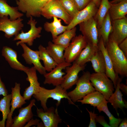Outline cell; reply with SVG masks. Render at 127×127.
Segmentation results:
<instances>
[{
  "mask_svg": "<svg viewBox=\"0 0 127 127\" xmlns=\"http://www.w3.org/2000/svg\"><path fill=\"white\" fill-rule=\"evenodd\" d=\"M86 110L89 114L90 117V122L88 125L89 127H96V122L95 119L98 114L95 113L94 111L92 112L91 111H90L87 108H86Z\"/></svg>",
  "mask_w": 127,
  "mask_h": 127,
  "instance_id": "cell-38",
  "label": "cell"
},
{
  "mask_svg": "<svg viewBox=\"0 0 127 127\" xmlns=\"http://www.w3.org/2000/svg\"><path fill=\"white\" fill-rule=\"evenodd\" d=\"M2 55L11 67L13 69L25 72L29 68L25 67L18 61L16 52L9 47L4 46L3 47Z\"/></svg>",
  "mask_w": 127,
  "mask_h": 127,
  "instance_id": "cell-21",
  "label": "cell"
},
{
  "mask_svg": "<svg viewBox=\"0 0 127 127\" xmlns=\"http://www.w3.org/2000/svg\"><path fill=\"white\" fill-rule=\"evenodd\" d=\"M127 127V119L125 118L121 121L119 124V127Z\"/></svg>",
  "mask_w": 127,
  "mask_h": 127,
  "instance_id": "cell-44",
  "label": "cell"
},
{
  "mask_svg": "<svg viewBox=\"0 0 127 127\" xmlns=\"http://www.w3.org/2000/svg\"><path fill=\"white\" fill-rule=\"evenodd\" d=\"M90 80L95 91L103 94L107 100L113 93L114 87L112 81L105 73H93L91 74Z\"/></svg>",
  "mask_w": 127,
  "mask_h": 127,
  "instance_id": "cell-5",
  "label": "cell"
},
{
  "mask_svg": "<svg viewBox=\"0 0 127 127\" xmlns=\"http://www.w3.org/2000/svg\"><path fill=\"white\" fill-rule=\"evenodd\" d=\"M71 65L66 62L58 64L51 71L44 75L45 78L44 83L52 84L55 86L61 85L64 79L63 75L65 74L63 70Z\"/></svg>",
  "mask_w": 127,
  "mask_h": 127,
  "instance_id": "cell-13",
  "label": "cell"
},
{
  "mask_svg": "<svg viewBox=\"0 0 127 127\" xmlns=\"http://www.w3.org/2000/svg\"><path fill=\"white\" fill-rule=\"evenodd\" d=\"M68 46L65 48L64 56L65 62H73L82 51L86 46L87 42L82 34L73 37Z\"/></svg>",
  "mask_w": 127,
  "mask_h": 127,
  "instance_id": "cell-8",
  "label": "cell"
},
{
  "mask_svg": "<svg viewBox=\"0 0 127 127\" xmlns=\"http://www.w3.org/2000/svg\"><path fill=\"white\" fill-rule=\"evenodd\" d=\"M35 99H32L28 106L19 109L18 115L13 119V122L11 127H24L26 123L32 119L33 115L32 108L35 105Z\"/></svg>",
  "mask_w": 127,
  "mask_h": 127,
  "instance_id": "cell-20",
  "label": "cell"
},
{
  "mask_svg": "<svg viewBox=\"0 0 127 127\" xmlns=\"http://www.w3.org/2000/svg\"><path fill=\"white\" fill-rule=\"evenodd\" d=\"M108 12L111 20L126 17V16L127 14V0L116 4L111 3Z\"/></svg>",
  "mask_w": 127,
  "mask_h": 127,
  "instance_id": "cell-24",
  "label": "cell"
},
{
  "mask_svg": "<svg viewBox=\"0 0 127 127\" xmlns=\"http://www.w3.org/2000/svg\"><path fill=\"white\" fill-rule=\"evenodd\" d=\"M38 49L40 60L43 61L45 70L47 71H50L58 64L50 56L46 48L42 45L39 46Z\"/></svg>",
  "mask_w": 127,
  "mask_h": 127,
  "instance_id": "cell-28",
  "label": "cell"
},
{
  "mask_svg": "<svg viewBox=\"0 0 127 127\" xmlns=\"http://www.w3.org/2000/svg\"><path fill=\"white\" fill-rule=\"evenodd\" d=\"M97 45L99 50L102 52L104 57L106 65L105 73L112 81L114 87L115 89L117 82L120 77L115 72L111 59L101 37L99 39Z\"/></svg>",
  "mask_w": 127,
  "mask_h": 127,
  "instance_id": "cell-18",
  "label": "cell"
},
{
  "mask_svg": "<svg viewBox=\"0 0 127 127\" xmlns=\"http://www.w3.org/2000/svg\"><path fill=\"white\" fill-rule=\"evenodd\" d=\"M125 0H112L110 1V3L111 4H115L118 3L121 1Z\"/></svg>",
  "mask_w": 127,
  "mask_h": 127,
  "instance_id": "cell-46",
  "label": "cell"
},
{
  "mask_svg": "<svg viewBox=\"0 0 127 127\" xmlns=\"http://www.w3.org/2000/svg\"><path fill=\"white\" fill-rule=\"evenodd\" d=\"M112 29L111 20L108 11L100 27L98 28L99 39L100 37L102 38L105 46L108 40Z\"/></svg>",
  "mask_w": 127,
  "mask_h": 127,
  "instance_id": "cell-27",
  "label": "cell"
},
{
  "mask_svg": "<svg viewBox=\"0 0 127 127\" xmlns=\"http://www.w3.org/2000/svg\"><path fill=\"white\" fill-rule=\"evenodd\" d=\"M99 50L97 46L87 43V45L81 52L73 63L81 66H86V64L90 60L95 53Z\"/></svg>",
  "mask_w": 127,
  "mask_h": 127,
  "instance_id": "cell-23",
  "label": "cell"
},
{
  "mask_svg": "<svg viewBox=\"0 0 127 127\" xmlns=\"http://www.w3.org/2000/svg\"><path fill=\"white\" fill-rule=\"evenodd\" d=\"M20 45L24 52L22 56L26 63L30 65L33 64L34 67L40 74L43 75L45 74L46 71L40 62L38 50H32L25 43H22Z\"/></svg>",
  "mask_w": 127,
  "mask_h": 127,
  "instance_id": "cell-16",
  "label": "cell"
},
{
  "mask_svg": "<svg viewBox=\"0 0 127 127\" xmlns=\"http://www.w3.org/2000/svg\"><path fill=\"white\" fill-rule=\"evenodd\" d=\"M11 94L4 96L0 100V111L2 113V119L0 121V127H4L6 120L10 112Z\"/></svg>",
  "mask_w": 127,
  "mask_h": 127,
  "instance_id": "cell-32",
  "label": "cell"
},
{
  "mask_svg": "<svg viewBox=\"0 0 127 127\" xmlns=\"http://www.w3.org/2000/svg\"><path fill=\"white\" fill-rule=\"evenodd\" d=\"M41 16L47 19L54 17L60 19L68 25L73 18L64 8L59 0H51L48 2L42 9Z\"/></svg>",
  "mask_w": 127,
  "mask_h": 127,
  "instance_id": "cell-3",
  "label": "cell"
},
{
  "mask_svg": "<svg viewBox=\"0 0 127 127\" xmlns=\"http://www.w3.org/2000/svg\"><path fill=\"white\" fill-rule=\"evenodd\" d=\"M122 81V79L119 77L117 83L115 92L107 100L108 103H110L115 109L118 115V108L123 110V108H127V102L123 99V95L119 89V84Z\"/></svg>",
  "mask_w": 127,
  "mask_h": 127,
  "instance_id": "cell-22",
  "label": "cell"
},
{
  "mask_svg": "<svg viewBox=\"0 0 127 127\" xmlns=\"http://www.w3.org/2000/svg\"></svg>",
  "mask_w": 127,
  "mask_h": 127,
  "instance_id": "cell-47",
  "label": "cell"
},
{
  "mask_svg": "<svg viewBox=\"0 0 127 127\" xmlns=\"http://www.w3.org/2000/svg\"><path fill=\"white\" fill-rule=\"evenodd\" d=\"M51 0H16L19 11L25 13L26 16L39 17L42 9Z\"/></svg>",
  "mask_w": 127,
  "mask_h": 127,
  "instance_id": "cell-6",
  "label": "cell"
},
{
  "mask_svg": "<svg viewBox=\"0 0 127 127\" xmlns=\"http://www.w3.org/2000/svg\"></svg>",
  "mask_w": 127,
  "mask_h": 127,
  "instance_id": "cell-48",
  "label": "cell"
},
{
  "mask_svg": "<svg viewBox=\"0 0 127 127\" xmlns=\"http://www.w3.org/2000/svg\"><path fill=\"white\" fill-rule=\"evenodd\" d=\"M40 122L39 119H32L24 127H29L32 125H37L38 127H44V124L42 122L40 123Z\"/></svg>",
  "mask_w": 127,
  "mask_h": 127,
  "instance_id": "cell-40",
  "label": "cell"
},
{
  "mask_svg": "<svg viewBox=\"0 0 127 127\" xmlns=\"http://www.w3.org/2000/svg\"><path fill=\"white\" fill-rule=\"evenodd\" d=\"M63 6L73 19L79 11L73 0H59Z\"/></svg>",
  "mask_w": 127,
  "mask_h": 127,
  "instance_id": "cell-35",
  "label": "cell"
},
{
  "mask_svg": "<svg viewBox=\"0 0 127 127\" xmlns=\"http://www.w3.org/2000/svg\"><path fill=\"white\" fill-rule=\"evenodd\" d=\"M30 18L27 23L30 26V30L25 32L21 30V33L15 36L13 39L14 41L20 40L16 43L17 46L23 43L27 44L29 46H32L34 40L41 36L40 34L42 30V27L41 26L36 27V25L37 22L33 18L32 16H31Z\"/></svg>",
  "mask_w": 127,
  "mask_h": 127,
  "instance_id": "cell-7",
  "label": "cell"
},
{
  "mask_svg": "<svg viewBox=\"0 0 127 127\" xmlns=\"http://www.w3.org/2000/svg\"><path fill=\"white\" fill-rule=\"evenodd\" d=\"M36 70L33 66L29 68L25 72L27 77V80L29 82L30 85L25 89L23 96L25 100H29L32 96L38 91L40 87L38 81Z\"/></svg>",
  "mask_w": 127,
  "mask_h": 127,
  "instance_id": "cell-19",
  "label": "cell"
},
{
  "mask_svg": "<svg viewBox=\"0 0 127 127\" xmlns=\"http://www.w3.org/2000/svg\"><path fill=\"white\" fill-rule=\"evenodd\" d=\"M98 8L92 1L83 9L79 11L70 23L67 26L66 30H70L79 24L94 17Z\"/></svg>",
  "mask_w": 127,
  "mask_h": 127,
  "instance_id": "cell-15",
  "label": "cell"
},
{
  "mask_svg": "<svg viewBox=\"0 0 127 127\" xmlns=\"http://www.w3.org/2000/svg\"><path fill=\"white\" fill-rule=\"evenodd\" d=\"M17 7L9 5L6 0H0V17L9 16L12 20L21 18L24 14L19 11Z\"/></svg>",
  "mask_w": 127,
  "mask_h": 127,
  "instance_id": "cell-25",
  "label": "cell"
},
{
  "mask_svg": "<svg viewBox=\"0 0 127 127\" xmlns=\"http://www.w3.org/2000/svg\"><path fill=\"white\" fill-rule=\"evenodd\" d=\"M8 94V91L4 84L2 81L0 75V95H2L4 96Z\"/></svg>",
  "mask_w": 127,
  "mask_h": 127,
  "instance_id": "cell-42",
  "label": "cell"
},
{
  "mask_svg": "<svg viewBox=\"0 0 127 127\" xmlns=\"http://www.w3.org/2000/svg\"><path fill=\"white\" fill-rule=\"evenodd\" d=\"M114 71L122 77L127 76V57L115 42L108 40L105 45Z\"/></svg>",
  "mask_w": 127,
  "mask_h": 127,
  "instance_id": "cell-1",
  "label": "cell"
},
{
  "mask_svg": "<svg viewBox=\"0 0 127 127\" xmlns=\"http://www.w3.org/2000/svg\"><path fill=\"white\" fill-rule=\"evenodd\" d=\"M101 0H92V1L98 8L100 5Z\"/></svg>",
  "mask_w": 127,
  "mask_h": 127,
  "instance_id": "cell-45",
  "label": "cell"
},
{
  "mask_svg": "<svg viewBox=\"0 0 127 127\" xmlns=\"http://www.w3.org/2000/svg\"><path fill=\"white\" fill-rule=\"evenodd\" d=\"M119 89L120 91L125 95L127 94V86L123 83H120Z\"/></svg>",
  "mask_w": 127,
  "mask_h": 127,
  "instance_id": "cell-43",
  "label": "cell"
},
{
  "mask_svg": "<svg viewBox=\"0 0 127 127\" xmlns=\"http://www.w3.org/2000/svg\"><path fill=\"white\" fill-rule=\"evenodd\" d=\"M79 30L87 43L97 46L99 37L97 25L94 17L79 24Z\"/></svg>",
  "mask_w": 127,
  "mask_h": 127,
  "instance_id": "cell-9",
  "label": "cell"
},
{
  "mask_svg": "<svg viewBox=\"0 0 127 127\" xmlns=\"http://www.w3.org/2000/svg\"><path fill=\"white\" fill-rule=\"evenodd\" d=\"M96 122H98L104 127H111L105 120L104 117L102 115H97L95 119Z\"/></svg>",
  "mask_w": 127,
  "mask_h": 127,
  "instance_id": "cell-39",
  "label": "cell"
},
{
  "mask_svg": "<svg viewBox=\"0 0 127 127\" xmlns=\"http://www.w3.org/2000/svg\"><path fill=\"white\" fill-rule=\"evenodd\" d=\"M108 103L107 101L105 100L96 107L97 108L100 113L103 111L108 116L109 120V125L111 127H118L123 119L116 118L113 116L108 109Z\"/></svg>",
  "mask_w": 127,
  "mask_h": 127,
  "instance_id": "cell-34",
  "label": "cell"
},
{
  "mask_svg": "<svg viewBox=\"0 0 127 127\" xmlns=\"http://www.w3.org/2000/svg\"><path fill=\"white\" fill-rule=\"evenodd\" d=\"M85 66H81L73 63L72 65L66 67V74L64 76V79L61 87L67 90L76 84L79 78V73L85 69Z\"/></svg>",
  "mask_w": 127,
  "mask_h": 127,
  "instance_id": "cell-17",
  "label": "cell"
},
{
  "mask_svg": "<svg viewBox=\"0 0 127 127\" xmlns=\"http://www.w3.org/2000/svg\"><path fill=\"white\" fill-rule=\"evenodd\" d=\"M79 11L87 6L92 0H73Z\"/></svg>",
  "mask_w": 127,
  "mask_h": 127,
  "instance_id": "cell-37",
  "label": "cell"
},
{
  "mask_svg": "<svg viewBox=\"0 0 127 127\" xmlns=\"http://www.w3.org/2000/svg\"><path fill=\"white\" fill-rule=\"evenodd\" d=\"M20 84L16 82L14 87H12V99L11 102V108L6 121V127H11L13 124V119L12 116L15 110L21 108L22 105L26 103L23 96L20 93Z\"/></svg>",
  "mask_w": 127,
  "mask_h": 127,
  "instance_id": "cell-14",
  "label": "cell"
},
{
  "mask_svg": "<svg viewBox=\"0 0 127 127\" xmlns=\"http://www.w3.org/2000/svg\"><path fill=\"white\" fill-rule=\"evenodd\" d=\"M95 73H105L106 71L105 64L103 55L99 50L96 52L90 60Z\"/></svg>",
  "mask_w": 127,
  "mask_h": 127,
  "instance_id": "cell-31",
  "label": "cell"
},
{
  "mask_svg": "<svg viewBox=\"0 0 127 127\" xmlns=\"http://www.w3.org/2000/svg\"><path fill=\"white\" fill-rule=\"evenodd\" d=\"M46 48L50 56L58 64L65 62L64 52L65 49L64 47L49 41Z\"/></svg>",
  "mask_w": 127,
  "mask_h": 127,
  "instance_id": "cell-26",
  "label": "cell"
},
{
  "mask_svg": "<svg viewBox=\"0 0 127 127\" xmlns=\"http://www.w3.org/2000/svg\"><path fill=\"white\" fill-rule=\"evenodd\" d=\"M118 45L119 48L127 57V38L123 40Z\"/></svg>",
  "mask_w": 127,
  "mask_h": 127,
  "instance_id": "cell-41",
  "label": "cell"
},
{
  "mask_svg": "<svg viewBox=\"0 0 127 127\" xmlns=\"http://www.w3.org/2000/svg\"><path fill=\"white\" fill-rule=\"evenodd\" d=\"M58 107L55 109L51 107L46 111L43 109L37 108L36 112L37 116L40 118L45 127H57L62 120L59 116L57 110Z\"/></svg>",
  "mask_w": 127,
  "mask_h": 127,
  "instance_id": "cell-12",
  "label": "cell"
},
{
  "mask_svg": "<svg viewBox=\"0 0 127 127\" xmlns=\"http://www.w3.org/2000/svg\"><path fill=\"white\" fill-rule=\"evenodd\" d=\"M111 3L109 0H101L97 11L94 17L97 25L98 28L101 23L110 7Z\"/></svg>",
  "mask_w": 127,
  "mask_h": 127,
  "instance_id": "cell-33",
  "label": "cell"
},
{
  "mask_svg": "<svg viewBox=\"0 0 127 127\" xmlns=\"http://www.w3.org/2000/svg\"><path fill=\"white\" fill-rule=\"evenodd\" d=\"M23 20L21 18L12 20L8 16L0 17V31L4 33V36L9 39L17 35L24 26L22 22Z\"/></svg>",
  "mask_w": 127,
  "mask_h": 127,
  "instance_id": "cell-10",
  "label": "cell"
},
{
  "mask_svg": "<svg viewBox=\"0 0 127 127\" xmlns=\"http://www.w3.org/2000/svg\"><path fill=\"white\" fill-rule=\"evenodd\" d=\"M105 99V98L103 94L99 91H95L77 102H80L82 104H89L95 107H97Z\"/></svg>",
  "mask_w": 127,
  "mask_h": 127,
  "instance_id": "cell-29",
  "label": "cell"
},
{
  "mask_svg": "<svg viewBox=\"0 0 127 127\" xmlns=\"http://www.w3.org/2000/svg\"><path fill=\"white\" fill-rule=\"evenodd\" d=\"M112 31L109 39L118 45L127 38V18L111 20Z\"/></svg>",
  "mask_w": 127,
  "mask_h": 127,
  "instance_id": "cell-11",
  "label": "cell"
},
{
  "mask_svg": "<svg viewBox=\"0 0 127 127\" xmlns=\"http://www.w3.org/2000/svg\"><path fill=\"white\" fill-rule=\"evenodd\" d=\"M44 27L46 31L51 33L53 39L55 38L59 35L64 32L66 30L67 28V26L62 25L60 27L53 26L48 22H46L44 23Z\"/></svg>",
  "mask_w": 127,
  "mask_h": 127,
  "instance_id": "cell-36",
  "label": "cell"
},
{
  "mask_svg": "<svg viewBox=\"0 0 127 127\" xmlns=\"http://www.w3.org/2000/svg\"><path fill=\"white\" fill-rule=\"evenodd\" d=\"M76 30L75 27L70 30H66L62 34L53 39L52 42L65 48L68 46L72 39L76 36Z\"/></svg>",
  "mask_w": 127,
  "mask_h": 127,
  "instance_id": "cell-30",
  "label": "cell"
},
{
  "mask_svg": "<svg viewBox=\"0 0 127 127\" xmlns=\"http://www.w3.org/2000/svg\"><path fill=\"white\" fill-rule=\"evenodd\" d=\"M33 96L38 101H40L41 106L44 111L48 109L46 103L48 99L49 98L57 101L56 105L57 107L60 104L61 99L63 98L67 99L69 104L77 106L68 97L66 90L61 85L56 86L55 88L50 90L40 86L37 92Z\"/></svg>",
  "mask_w": 127,
  "mask_h": 127,
  "instance_id": "cell-2",
  "label": "cell"
},
{
  "mask_svg": "<svg viewBox=\"0 0 127 127\" xmlns=\"http://www.w3.org/2000/svg\"><path fill=\"white\" fill-rule=\"evenodd\" d=\"M91 75L88 71L84 72L79 78L75 88L67 92L68 97L73 103L82 99L87 95L95 91L90 81Z\"/></svg>",
  "mask_w": 127,
  "mask_h": 127,
  "instance_id": "cell-4",
  "label": "cell"
}]
</instances>
